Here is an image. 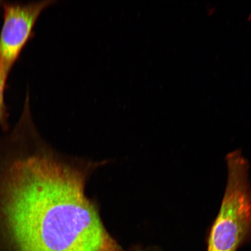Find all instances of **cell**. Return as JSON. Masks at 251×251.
<instances>
[{
    "mask_svg": "<svg viewBox=\"0 0 251 251\" xmlns=\"http://www.w3.org/2000/svg\"><path fill=\"white\" fill-rule=\"evenodd\" d=\"M4 1H0V6L2 5V3Z\"/></svg>",
    "mask_w": 251,
    "mask_h": 251,
    "instance_id": "obj_5",
    "label": "cell"
},
{
    "mask_svg": "<svg viewBox=\"0 0 251 251\" xmlns=\"http://www.w3.org/2000/svg\"><path fill=\"white\" fill-rule=\"evenodd\" d=\"M227 180L217 216L210 228L207 251H237L251 240L250 165L240 150L226 157Z\"/></svg>",
    "mask_w": 251,
    "mask_h": 251,
    "instance_id": "obj_2",
    "label": "cell"
},
{
    "mask_svg": "<svg viewBox=\"0 0 251 251\" xmlns=\"http://www.w3.org/2000/svg\"><path fill=\"white\" fill-rule=\"evenodd\" d=\"M29 137L0 153V246L10 251H121L84 194L86 174Z\"/></svg>",
    "mask_w": 251,
    "mask_h": 251,
    "instance_id": "obj_1",
    "label": "cell"
},
{
    "mask_svg": "<svg viewBox=\"0 0 251 251\" xmlns=\"http://www.w3.org/2000/svg\"><path fill=\"white\" fill-rule=\"evenodd\" d=\"M7 76L0 68V125L4 126L7 122L8 113L4 101V92Z\"/></svg>",
    "mask_w": 251,
    "mask_h": 251,
    "instance_id": "obj_4",
    "label": "cell"
},
{
    "mask_svg": "<svg viewBox=\"0 0 251 251\" xmlns=\"http://www.w3.org/2000/svg\"><path fill=\"white\" fill-rule=\"evenodd\" d=\"M45 0L29 3L3 2L4 23L0 32V68L8 76L44 9L56 3Z\"/></svg>",
    "mask_w": 251,
    "mask_h": 251,
    "instance_id": "obj_3",
    "label": "cell"
}]
</instances>
